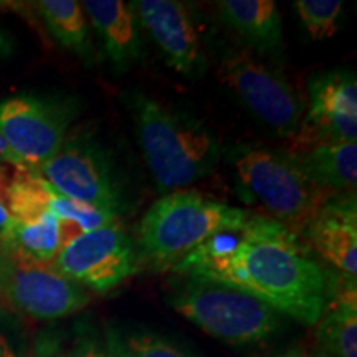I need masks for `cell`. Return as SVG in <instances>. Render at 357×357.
<instances>
[{
	"label": "cell",
	"instance_id": "cell-1",
	"mask_svg": "<svg viewBox=\"0 0 357 357\" xmlns=\"http://www.w3.org/2000/svg\"><path fill=\"white\" fill-rule=\"evenodd\" d=\"M171 273L229 284L303 326L318 323L336 283L298 235L265 215L207 240Z\"/></svg>",
	"mask_w": 357,
	"mask_h": 357
},
{
	"label": "cell",
	"instance_id": "cell-2",
	"mask_svg": "<svg viewBox=\"0 0 357 357\" xmlns=\"http://www.w3.org/2000/svg\"><path fill=\"white\" fill-rule=\"evenodd\" d=\"M126 100L137 142L160 194L195 184L215 171L220 141L204 123L142 91L129 93Z\"/></svg>",
	"mask_w": 357,
	"mask_h": 357
},
{
	"label": "cell",
	"instance_id": "cell-3",
	"mask_svg": "<svg viewBox=\"0 0 357 357\" xmlns=\"http://www.w3.org/2000/svg\"><path fill=\"white\" fill-rule=\"evenodd\" d=\"M260 213L231 207L197 192L162 195L137 227L139 255L159 271H171L213 236L247 229Z\"/></svg>",
	"mask_w": 357,
	"mask_h": 357
},
{
	"label": "cell",
	"instance_id": "cell-4",
	"mask_svg": "<svg viewBox=\"0 0 357 357\" xmlns=\"http://www.w3.org/2000/svg\"><path fill=\"white\" fill-rule=\"evenodd\" d=\"M166 300L208 336L234 347L266 344L283 329V314L218 281L176 275Z\"/></svg>",
	"mask_w": 357,
	"mask_h": 357
},
{
	"label": "cell",
	"instance_id": "cell-5",
	"mask_svg": "<svg viewBox=\"0 0 357 357\" xmlns=\"http://www.w3.org/2000/svg\"><path fill=\"white\" fill-rule=\"evenodd\" d=\"M234 167L240 185L266 208L271 220L298 236L331 197L306 176L289 151L265 146L240 147Z\"/></svg>",
	"mask_w": 357,
	"mask_h": 357
},
{
	"label": "cell",
	"instance_id": "cell-6",
	"mask_svg": "<svg viewBox=\"0 0 357 357\" xmlns=\"http://www.w3.org/2000/svg\"><path fill=\"white\" fill-rule=\"evenodd\" d=\"M37 172L58 194L121 217L124 200L113 160L89 132H70L56 154Z\"/></svg>",
	"mask_w": 357,
	"mask_h": 357
},
{
	"label": "cell",
	"instance_id": "cell-7",
	"mask_svg": "<svg viewBox=\"0 0 357 357\" xmlns=\"http://www.w3.org/2000/svg\"><path fill=\"white\" fill-rule=\"evenodd\" d=\"M217 79L266 128L293 139L305 116V101L287 78L248 50H230L217 66Z\"/></svg>",
	"mask_w": 357,
	"mask_h": 357
},
{
	"label": "cell",
	"instance_id": "cell-8",
	"mask_svg": "<svg viewBox=\"0 0 357 357\" xmlns=\"http://www.w3.org/2000/svg\"><path fill=\"white\" fill-rule=\"evenodd\" d=\"M75 116L70 100L17 95L0 101V136L17 166L37 171L68 137Z\"/></svg>",
	"mask_w": 357,
	"mask_h": 357
},
{
	"label": "cell",
	"instance_id": "cell-9",
	"mask_svg": "<svg viewBox=\"0 0 357 357\" xmlns=\"http://www.w3.org/2000/svg\"><path fill=\"white\" fill-rule=\"evenodd\" d=\"M139 263V250L132 236L121 220H114L70 240L50 268L88 291L102 294L137 273Z\"/></svg>",
	"mask_w": 357,
	"mask_h": 357
},
{
	"label": "cell",
	"instance_id": "cell-10",
	"mask_svg": "<svg viewBox=\"0 0 357 357\" xmlns=\"http://www.w3.org/2000/svg\"><path fill=\"white\" fill-rule=\"evenodd\" d=\"M310 108L294 134V147L318 142H357V82L352 71L316 75L307 84Z\"/></svg>",
	"mask_w": 357,
	"mask_h": 357
},
{
	"label": "cell",
	"instance_id": "cell-11",
	"mask_svg": "<svg viewBox=\"0 0 357 357\" xmlns=\"http://www.w3.org/2000/svg\"><path fill=\"white\" fill-rule=\"evenodd\" d=\"M131 7L139 25L154 40L172 70L190 79L204 77L207 58L197 26L184 3L176 0H137Z\"/></svg>",
	"mask_w": 357,
	"mask_h": 357
},
{
	"label": "cell",
	"instance_id": "cell-12",
	"mask_svg": "<svg viewBox=\"0 0 357 357\" xmlns=\"http://www.w3.org/2000/svg\"><path fill=\"white\" fill-rule=\"evenodd\" d=\"M3 301L29 318L55 321L84 310L91 301V294L50 266L12 263Z\"/></svg>",
	"mask_w": 357,
	"mask_h": 357
},
{
	"label": "cell",
	"instance_id": "cell-13",
	"mask_svg": "<svg viewBox=\"0 0 357 357\" xmlns=\"http://www.w3.org/2000/svg\"><path fill=\"white\" fill-rule=\"evenodd\" d=\"M300 236L342 276L357 278L356 194L331 195L307 222Z\"/></svg>",
	"mask_w": 357,
	"mask_h": 357
},
{
	"label": "cell",
	"instance_id": "cell-14",
	"mask_svg": "<svg viewBox=\"0 0 357 357\" xmlns=\"http://www.w3.org/2000/svg\"><path fill=\"white\" fill-rule=\"evenodd\" d=\"M79 3L113 66L128 70L142 60L144 42L131 3L121 0H84Z\"/></svg>",
	"mask_w": 357,
	"mask_h": 357
},
{
	"label": "cell",
	"instance_id": "cell-15",
	"mask_svg": "<svg viewBox=\"0 0 357 357\" xmlns=\"http://www.w3.org/2000/svg\"><path fill=\"white\" fill-rule=\"evenodd\" d=\"M314 331L312 357H357V280L336 276L328 306Z\"/></svg>",
	"mask_w": 357,
	"mask_h": 357
},
{
	"label": "cell",
	"instance_id": "cell-16",
	"mask_svg": "<svg viewBox=\"0 0 357 357\" xmlns=\"http://www.w3.org/2000/svg\"><path fill=\"white\" fill-rule=\"evenodd\" d=\"M79 234V227L61 222L53 213L32 222H13L7 255L15 265L50 266L61 248Z\"/></svg>",
	"mask_w": 357,
	"mask_h": 357
},
{
	"label": "cell",
	"instance_id": "cell-17",
	"mask_svg": "<svg viewBox=\"0 0 357 357\" xmlns=\"http://www.w3.org/2000/svg\"><path fill=\"white\" fill-rule=\"evenodd\" d=\"M289 153L319 189L331 195L356 194L357 142H318Z\"/></svg>",
	"mask_w": 357,
	"mask_h": 357
},
{
	"label": "cell",
	"instance_id": "cell-18",
	"mask_svg": "<svg viewBox=\"0 0 357 357\" xmlns=\"http://www.w3.org/2000/svg\"><path fill=\"white\" fill-rule=\"evenodd\" d=\"M223 22L258 52H273L283 43V22L273 0H222Z\"/></svg>",
	"mask_w": 357,
	"mask_h": 357
},
{
	"label": "cell",
	"instance_id": "cell-19",
	"mask_svg": "<svg viewBox=\"0 0 357 357\" xmlns=\"http://www.w3.org/2000/svg\"><path fill=\"white\" fill-rule=\"evenodd\" d=\"M33 7L52 37L91 66L95 60L91 26L82 3L77 0H40Z\"/></svg>",
	"mask_w": 357,
	"mask_h": 357
},
{
	"label": "cell",
	"instance_id": "cell-20",
	"mask_svg": "<svg viewBox=\"0 0 357 357\" xmlns=\"http://www.w3.org/2000/svg\"><path fill=\"white\" fill-rule=\"evenodd\" d=\"M101 341L106 357H200L164 334L139 326L108 323Z\"/></svg>",
	"mask_w": 357,
	"mask_h": 357
},
{
	"label": "cell",
	"instance_id": "cell-21",
	"mask_svg": "<svg viewBox=\"0 0 357 357\" xmlns=\"http://www.w3.org/2000/svg\"><path fill=\"white\" fill-rule=\"evenodd\" d=\"M35 357H106L100 334L88 326L71 331L42 333L35 341Z\"/></svg>",
	"mask_w": 357,
	"mask_h": 357
},
{
	"label": "cell",
	"instance_id": "cell-22",
	"mask_svg": "<svg viewBox=\"0 0 357 357\" xmlns=\"http://www.w3.org/2000/svg\"><path fill=\"white\" fill-rule=\"evenodd\" d=\"M293 7L312 40L323 42L336 33L342 2L339 0H296Z\"/></svg>",
	"mask_w": 357,
	"mask_h": 357
},
{
	"label": "cell",
	"instance_id": "cell-23",
	"mask_svg": "<svg viewBox=\"0 0 357 357\" xmlns=\"http://www.w3.org/2000/svg\"><path fill=\"white\" fill-rule=\"evenodd\" d=\"M13 229V218L8 213L7 207L3 205L2 199H0V248L7 253V243L8 238H10Z\"/></svg>",
	"mask_w": 357,
	"mask_h": 357
},
{
	"label": "cell",
	"instance_id": "cell-24",
	"mask_svg": "<svg viewBox=\"0 0 357 357\" xmlns=\"http://www.w3.org/2000/svg\"><path fill=\"white\" fill-rule=\"evenodd\" d=\"M0 357H32L24 347L13 344L6 334H0Z\"/></svg>",
	"mask_w": 357,
	"mask_h": 357
},
{
	"label": "cell",
	"instance_id": "cell-25",
	"mask_svg": "<svg viewBox=\"0 0 357 357\" xmlns=\"http://www.w3.org/2000/svg\"><path fill=\"white\" fill-rule=\"evenodd\" d=\"M10 268H12V260L8 258V255L0 248V305L3 301V293H6V284L8 280V273H10Z\"/></svg>",
	"mask_w": 357,
	"mask_h": 357
},
{
	"label": "cell",
	"instance_id": "cell-26",
	"mask_svg": "<svg viewBox=\"0 0 357 357\" xmlns=\"http://www.w3.org/2000/svg\"><path fill=\"white\" fill-rule=\"evenodd\" d=\"M12 52H13L12 37L2 29V26H0V61L6 60L7 56H10Z\"/></svg>",
	"mask_w": 357,
	"mask_h": 357
},
{
	"label": "cell",
	"instance_id": "cell-27",
	"mask_svg": "<svg viewBox=\"0 0 357 357\" xmlns=\"http://www.w3.org/2000/svg\"><path fill=\"white\" fill-rule=\"evenodd\" d=\"M8 164H15V160L12 159L10 151H8L6 141H3L2 136H0V174H2V171L8 166Z\"/></svg>",
	"mask_w": 357,
	"mask_h": 357
},
{
	"label": "cell",
	"instance_id": "cell-28",
	"mask_svg": "<svg viewBox=\"0 0 357 357\" xmlns=\"http://www.w3.org/2000/svg\"><path fill=\"white\" fill-rule=\"evenodd\" d=\"M280 357H312V356H311V352L306 351L303 346H293V347H289L284 354H281Z\"/></svg>",
	"mask_w": 357,
	"mask_h": 357
}]
</instances>
